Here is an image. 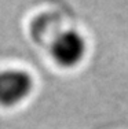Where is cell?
<instances>
[{
  "label": "cell",
  "instance_id": "cell-2",
  "mask_svg": "<svg viewBox=\"0 0 128 129\" xmlns=\"http://www.w3.org/2000/svg\"><path fill=\"white\" fill-rule=\"evenodd\" d=\"M87 52V41L77 30H62L51 41L53 58L63 67H74L83 62Z\"/></svg>",
  "mask_w": 128,
  "mask_h": 129
},
{
  "label": "cell",
  "instance_id": "cell-1",
  "mask_svg": "<svg viewBox=\"0 0 128 129\" xmlns=\"http://www.w3.org/2000/svg\"><path fill=\"white\" fill-rule=\"evenodd\" d=\"M35 81L28 72L6 69L0 72V104L13 107L23 103L32 95Z\"/></svg>",
  "mask_w": 128,
  "mask_h": 129
}]
</instances>
